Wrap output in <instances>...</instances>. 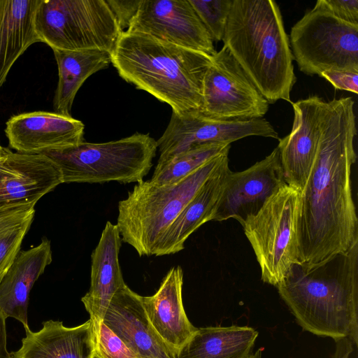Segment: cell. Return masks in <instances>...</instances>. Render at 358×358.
<instances>
[{
    "instance_id": "obj_12",
    "label": "cell",
    "mask_w": 358,
    "mask_h": 358,
    "mask_svg": "<svg viewBox=\"0 0 358 358\" xmlns=\"http://www.w3.org/2000/svg\"><path fill=\"white\" fill-rule=\"evenodd\" d=\"M125 31L147 35L211 57L217 52L189 0H141Z\"/></svg>"
},
{
    "instance_id": "obj_3",
    "label": "cell",
    "mask_w": 358,
    "mask_h": 358,
    "mask_svg": "<svg viewBox=\"0 0 358 358\" xmlns=\"http://www.w3.org/2000/svg\"><path fill=\"white\" fill-rule=\"evenodd\" d=\"M212 57L124 31L111 53V64L127 83L166 103L176 114L200 110L203 82Z\"/></svg>"
},
{
    "instance_id": "obj_21",
    "label": "cell",
    "mask_w": 358,
    "mask_h": 358,
    "mask_svg": "<svg viewBox=\"0 0 358 358\" xmlns=\"http://www.w3.org/2000/svg\"><path fill=\"white\" fill-rule=\"evenodd\" d=\"M229 162V157H227L166 229L157 243L155 256L173 255L182 250L189 236L202 224L213 220L218 201L231 172Z\"/></svg>"
},
{
    "instance_id": "obj_30",
    "label": "cell",
    "mask_w": 358,
    "mask_h": 358,
    "mask_svg": "<svg viewBox=\"0 0 358 358\" xmlns=\"http://www.w3.org/2000/svg\"><path fill=\"white\" fill-rule=\"evenodd\" d=\"M320 1L338 19L358 25L357 0H320Z\"/></svg>"
},
{
    "instance_id": "obj_11",
    "label": "cell",
    "mask_w": 358,
    "mask_h": 358,
    "mask_svg": "<svg viewBox=\"0 0 358 358\" xmlns=\"http://www.w3.org/2000/svg\"><path fill=\"white\" fill-rule=\"evenodd\" d=\"M250 136L280 139L278 132L264 118L226 120L206 116L199 110L183 114L172 112L165 131L157 141L160 154L157 163L202 145L231 144Z\"/></svg>"
},
{
    "instance_id": "obj_13",
    "label": "cell",
    "mask_w": 358,
    "mask_h": 358,
    "mask_svg": "<svg viewBox=\"0 0 358 358\" xmlns=\"http://www.w3.org/2000/svg\"><path fill=\"white\" fill-rule=\"evenodd\" d=\"M284 184L279 150L276 147L264 159L248 169L231 172L212 220L221 222L233 218L243 226Z\"/></svg>"
},
{
    "instance_id": "obj_6",
    "label": "cell",
    "mask_w": 358,
    "mask_h": 358,
    "mask_svg": "<svg viewBox=\"0 0 358 358\" xmlns=\"http://www.w3.org/2000/svg\"><path fill=\"white\" fill-rule=\"evenodd\" d=\"M157 150L149 134L136 133L105 143L82 142L43 155L60 169L63 183L138 182L150 172Z\"/></svg>"
},
{
    "instance_id": "obj_19",
    "label": "cell",
    "mask_w": 358,
    "mask_h": 358,
    "mask_svg": "<svg viewBox=\"0 0 358 358\" xmlns=\"http://www.w3.org/2000/svg\"><path fill=\"white\" fill-rule=\"evenodd\" d=\"M183 271L172 267L152 296H142L147 316L160 338L177 352L197 328L189 322L182 303Z\"/></svg>"
},
{
    "instance_id": "obj_8",
    "label": "cell",
    "mask_w": 358,
    "mask_h": 358,
    "mask_svg": "<svg viewBox=\"0 0 358 358\" xmlns=\"http://www.w3.org/2000/svg\"><path fill=\"white\" fill-rule=\"evenodd\" d=\"M299 190L282 185L242 226L261 269L262 280L277 287L299 262Z\"/></svg>"
},
{
    "instance_id": "obj_28",
    "label": "cell",
    "mask_w": 358,
    "mask_h": 358,
    "mask_svg": "<svg viewBox=\"0 0 358 358\" xmlns=\"http://www.w3.org/2000/svg\"><path fill=\"white\" fill-rule=\"evenodd\" d=\"M233 0H189L213 41H222Z\"/></svg>"
},
{
    "instance_id": "obj_18",
    "label": "cell",
    "mask_w": 358,
    "mask_h": 358,
    "mask_svg": "<svg viewBox=\"0 0 358 358\" xmlns=\"http://www.w3.org/2000/svg\"><path fill=\"white\" fill-rule=\"evenodd\" d=\"M122 238L116 224L108 221L91 255L90 287L81 298L93 327L102 320L115 293L126 285L119 262Z\"/></svg>"
},
{
    "instance_id": "obj_7",
    "label": "cell",
    "mask_w": 358,
    "mask_h": 358,
    "mask_svg": "<svg viewBox=\"0 0 358 358\" xmlns=\"http://www.w3.org/2000/svg\"><path fill=\"white\" fill-rule=\"evenodd\" d=\"M34 24L52 50L112 53L122 32L106 0H41Z\"/></svg>"
},
{
    "instance_id": "obj_14",
    "label": "cell",
    "mask_w": 358,
    "mask_h": 358,
    "mask_svg": "<svg viewBox=\"0 0 358 358\" xmlns=\"http://www.w3.org/2000/svg\"><path fill=\"white\" fill-rule=\"evenodd\" d=\"M291 132L277 146L287 185L301 192L310 176L320 138L326 101L317 96L291 103Z\"/></svg>"
},
{
    "instance_id": "obj_5",
    "label": "cell",
    "mask_w": 358,
    "mask_h": 358,
    "mask_svg": "<svg viewBox=\"0 0 358 358\" xmlns=\"http://www.w3.org/2000/svg\"><path fill=\"white\" fill-rule=\"evenodd\" d=\"M229 152L210 159L176 183L158 186L150 180L137 182L118 203L116 225L122 241L132 246L140 257L154 255L164 231Z\"/></svg>"
},
{
    "instance_id": "obj_36",
    "label": "cell",
    "mask_w": 358,
    "mask_h": 358,
    "mask_svg": "<svg viewBox=\"0 0 358 358\" xmlns=\"http://www.w3.org/2000/svg\"><path fill=\"white\" fill-rule=\"evenodd\" d=\"M5 151V148H3L0 143V159L2 158Z\"/></svg>"
},
{
    "instance_id": "obj_24",
    "label": "cell",
    "mask_w": 358,
    "mask_h": 358,
    "mask_svg": "<svg viewBox=\"0 0 358 358\" xmlns=\"http://www.w3.org/2000/svg\"><path fill=\"white\" fill-rule=\"evenodd\" d=\"M52 50L59 76L53 109L55 113L71 116V108L78 91L90 76L109 66L111 53L101 50Z\"/></svg>"
},
{
    "instance_id": "obj_10",
    "label": "cell",
    "mask_w": 358,
    "mask_h": 358,
    "mask_svg": "<svg viewBox=\"0 0 358 358\" xmlns=\"http://www.w3.org/2000/svg\"><path fill=\"white\" fill-rule=\"evenodd\" d=\"M268 108L269 103L223 45L206 72L199 111L219 120H250L263 118Z\"/></svg>"
},
{
    "instance_id": "obj_4",
    "label": "cell",
    "mask_w": 358,
    "mask_h": 358,
    "mask_svg": "<svg viewBox=\"0 0 358 358\" xmlns=\"http://www.w3.org/2000/svg\"><path fill=\"white\" fill-rule=\"evenodd\" d=\"M222 41L269 103H292L294 59L275 1L233 0Z\"/></svg>"
},
{
    "instance_id": "obj_25",
    "label": "cell",
    "mask_w": 358,
    "mask_h": 358,
    "mask_svg": "<svg viewBox=\"0 0 358 358\" xmlns=\"http://www.w3.org/2000/svg\"><path fill=\"white\" fill-rule=\"evenodd\" d=\"M257 337L248 326L197 328L176 358H248Z\"/></svg>"
},
{
    "instance_id": "obj_2",
    "label": "cell",
    "mask_w": 358,
    "mask_h": 358,
    "mask_svg": "<svg viewBox=\"0 0 358 358\" xmlns=\"http://www.w3.org/2000/svg\"><path fill=\"white\" fill-rule=\"evenodd\" d=\"M303 330L358 343V243L311 267L294 264L276 287Z\"/></svg>"
},
{
    "instance_id": "obj_1",
    "label": "cell",
    "mask_w": 358,
    "mask_h": 358,
    "mask_svg": "<svg viewBox=\"0 0 358 358\" xmlns=\"http://www.w3.org/2000/svg\"><path fill=\"white\" fill-rule=\"evenodd\" d=\"M355 101H326L315 161L300 192L296 221L299 262L311 267L358 243L351 173L357 159Z\"/></svg>"
},
{
    "instance_id": "obj_29",
    "label": "cell",
    "mask_w": 358,
    "mask_h": 358,
    "mask_svg": "<svg viewBox=\"0 0 358 358\" xmlns=\"http://www.w3.org/2000/svg\"><path fill=\"white\" fill-rule=\"evenodd\" d=\"M94 332V353L101 358H140L103 321Z\"/></svg>"
},
{
    "instance_id": "obj_31",
    "label": "cell",
    "mask_w": 358,
    "mask_h": 358,
    "mask_svg": "<svg viewBox=\"0 0 358 358\" xmlns=\"http://www.w3.org/2000/svg\"><path fill=\"white\" fill-rule=\"evenodd\" d=\"M328 80L335 89L358 93V71L330 70L320 76Z\"/></svg>"
},
{
    "instance_id": "obj_22",
    "label": "cell",
    "mask_w": 358,
    "mask_h": 358,
    "mask_svg": "<svg viewBox=\"0 0 358 358\" xmlns=\"http://www.w3.org/2000/svg\"><path fill=\"white\" fill-rule=\"evenodd\" d=\"M95 351L92 320L74 327L48 320L37 332L30 331L11 358H92Z\"/></svg>"
},
{
    "instance_id": "obj_33",
    "label": "cell",
    "mask_w": 358,
    "mask_h": 358,
    "mask_svg": "<svg viewBox=\"0 0 358 358\" xmlns=\"http://www.w3.org/2000/svg\"><path fill=\"white\" fill-rule=\"evenodd\" d=\"M354 344L348 338L335 341V350L331 358H350Z\"/></svg>"
},
{
    "instance_id": "obj_17",
    "label": "cell",
    "mask_w": 358,
    "mask_h": 358,
    "mask_svg": "<svg viewBox=\"0 0 358 358\" xmlns=\"http://www.w3.org/2000/svg\"><path fill=\"white\" fill-rule=\"evenodd\" d=\"M102 321L140 358H176L149 321L141 296L127 285L113 296Z\"/></svg>"
},
{
    "instance_id": "obj_37",
    "label": "cell",
    "mask_w": 358,
    "mask_h": 358,
    "mask_svg": "<svg viewBox=\"0 0 358 358\" xmlns=\"http://www.w3.org/2000/svg\"><path fill=\"white\" fill-rule=\"evenodd\" d=\"M92 358H101L100 357H99L97 355H96L95 353L94 354V356Z\"/></svg>"
},
{
    "instance_id": "obj_26",
    "label": "cell",
    "mask_w": 358,
    "mask_h": 358,
    "mask_svg": "<svg viewBox=\"0 0 358 358\" xmlns=\"http://www.w3.org/2000/svg\"><path fill=\"white\" fill-rule=\"evenodd\" d=\"M35 205L0 208V282L20 250L34 221Z\"/></svg>"
},
{
    "instance_id": "obj_23",
    "label": "cell",
    "mask_w": 358,
    "mask_h": 358,
    "mask_svg": "<svg viewBox=\"0 0 358 358\" xmlns=\"http://www.w3.org/2000/svg\"><path fill=\"white\" fill-rule=\"evenodd\" d=\"M41 0H0V87L17 59L41 42L35 13Z\"/></svg>"
},
{
    "instance_id": "obj_9",
    "label": "cell",
    "mask_w": 358,
    "mask_h": 358,
    "mask_svg": "<svg viewBox=\"0 0 358 358\" xmlns=\"http://www.w3.org/2000/svg\"><path fill=\"white\" fill-rule=\"evenodd\" d=\"M293 59L307 75L358 71V25L334 16L319 1L292 27Z\"/></svg>"
},
{
    "instance_id": "obj_27",
    "label": "cell",
    "mask_w": 358,
    "mask_h": 358,
    "mask_svg": "<svg viewBox=\"0 0 358 358\" xmlns=\"http://www.w3.org/2000/svg\"><path fill=\"white\" fill-rule=\"evenodd\" d=\"M230 147L227 143H210L178 154L157 163L150 181L158 186L176 183Z\"/></svg>"
},
{
    "instance_id": "obj_15",
    "label": "cell",
    "mask_w": 358,
    "mask_h": 358,
    "mask_svg": "<svg viewBox=\"0 0 358 358\" xmlns=\"http://www.w3.org/2000/svg\"><path fill=\"white\" fill-rule=\"evenodd\" d=\"M63 183L59 166L43 154H23L5 148L0 159V208L34 204Z\"/></svg>"
},
{
    "instance_id": "obj_16",
    "label": "cell",
    "mask_w": 358,
    "mask_h": 358,
    "mask_svg": "<svg viewBox=\"0 0 358 358\" xmlns=\"http://www.w3.org/2000/svg\"><path fill=\"white\" fill-rule=\"evenodd\" d=\"M83 123L55 112L34 111L13 115L6 123L9 146L17 152L43 154L84 141Z\"/></svg>"
},
{
    "instance_id": "obj_20",
    "label": "cell",
    "mask_w": 358,
    "mask_h": 358,
    "mask_svg": "<svg viewBox=\"0 0 358 358\" xmlns=\"http://www.w3.org/2000/svg\"><path fill=\"white\" fill-rule=\"evenodd\" d=\"M52 260L50 241L43 237L41 243L26 250H20L0 282V311L21 322L26 334L30 291Z\"/></svg>"
},
{
    "instance_id": "obj_34",
    "label": "cell",
    "mask_w": 358,
    "mask_h": 358,
    "mask_svg": "<svg viewBox=\"0 0 358 358\" xmlns=\"http://www.w3.org/2000/svg\"><path fill=\"white\" fill-rule=\"evenodd\" d=\"M6 319L0 311V358H11V355L7 350Z\"/></svg>"
},
{
    "instance_id": "obj_35",
    "label": "cell",
    "mask_w": 358,
    "mask_h": 358,
    "mask_svg": "<svg viewBox=\"0 0 358 358\" xmlns=\"http://www.w3.org/2000/svg\"><path fill=\"white\" fill-rule=\"evenodd\" d=\"M264 348H259L255 352L252 353L248 358H262Z\"/></svg>"
},
{
    "instance_id": "obj_32",
    "label": "cell",
    "mask_w": 358,
    "mask_h": 358,
    "mask_svg": "<svg viewBox=\"0 0 358 358\" xmlns=\"http://www.w3.org/2000/svg\"><path fill=\"white\" fill-rule=\"evenodd\" d=\"M122 31L128 29L141 0H106Z\"/></svg>"
}]
</instances>
